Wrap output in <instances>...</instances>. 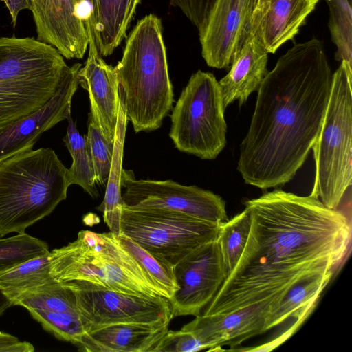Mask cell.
<instances>
[{
	"mask_svg": "<svg viewBox=\"0 0 352 352\" xmlns=\"http://www.w3.org/2000/svg\"><path fill=\"white\" fill-rule=\"evenodd\" d=\"M51 252L0 274V288L11 298L56 280L50 273Z\"/></svg>",
	"mask_w": 352,
	"mask_h": 352,
	"instance_id": "obj_26",
	"label": "cell"
},
{
	"mask_svg": "<svg viewBox=\"0 0 352 352\" xmlns=\"http://www.w3.org/2000/svg\"><path fill=\"white\" fill-rule=\"evenodd\" d=\"M220 226L173 210L124 205L120 224L121 235L173 266L198 248L216 241Z\"/></svg>",
	"mask_w": 352,
	"mask_h": 352,
	"instance_id": "obj_9",
	"label": "cell"
},
{
	"mask_svg": "<svg viewBox=\"0 0 352 352\" xmlns=\"http://www.w3.org/2000/svg\"><path fill=\"white\" fill-rule=\"evenodd\" d=\"M68 168L50 148L30 149L0 162V238L25 230L67 198Z\"/></svg>",
	"mask_w": 352,
	"mask_h": 352,
	"instance_id": "obj_4",
	"label": "cell"
},
{
	"mask_svg": "<svg viewBox=\"0 0 352 352\" xmlns=\"http://www.w3.org/2000/svg\"><path fill=\"white\" fill-rule=\"evenodd\" d=\"M333 270L316 272L301 276L271 303L265 318V331L295 318L300 324L314 308L333 275Z\"/></svg>",
	"mask_w": 352,
	"mask_h": 352,
	"instance_id": "obj_22",
	"label": "cell"
},
{
	"mask_svg": "<svg viewBox=\"0 0 352 352\" xmlns=\"http://www.w3.org/2000/svg\"><path fill=\"white\" fill-rule=\"evenodd\" d=\"M168 324L119 323L85 333L76 346L86 352H152Z\"/></svg>",
	"mask_w": 352,
	"mask_h": 352,
	"instance_id": "obj_20",
	"label": "cell"
},
{
	"mask_svg": "<svg viewBox=\"0 0 352 352\" xmlns=\"http://www.w3.org/2000/svg\"><path fill=\"white\" fill-rule=\"evenodd\" d=\"M28 311L43 329L59 340L76 345L87 333L78 313L42 309H28Z\"/></svg>",
	"mask_w": 352,
	"mask_h": 352,
	"instance_id": "obj_31",
	"label": "cell"
},
{
	"mask_svg": "<svg viewBox=\"0 0 352 352\" xmlns=\"http://www.w3.org/2000/svg\"><path fill=\"white\" fill-rule=\"evenodd\" d=\"M333 73L316 38L294 44L268 72L259 88L237 170L261 189L295 176L316 142L325 116Z\"/></svg>",
	"mask_w": 352,
	"mask_h": 352,
	"instance_id": "obj_2",
	"label": "cell"
},
{
	"mask_svg": "<svg viewBox=\"0 0 352 352\" xmlns=\"http://www.w3.org/2000/svg\"><path fill=\"white\" fill-rule=\"evenodd\" d=\"M120 184L123 205L128 207L173 210L217 225L228 220L226 201L196 186L172 180L136 179L132 170L124 168Z\"/></svg>",
	"mask_w": 352,
	"mask_h": 352,
	"instance_id": "obj_11",
	"label": "cell"
},
{
	"mask_svg": "<svg viewBox=\"0 0 352 352\" xmlns=\"http://www.w3.org/2000/svg\"><path fill=\"white\" fill-rule=\"evenodd\" d=\"M256 3L257 0H214L199 31L201 55L209 67H230L250 32Z\"/></svg>",
	"mask_w": 352,
	"mask_h": 352,
	"instance_id": "obj_13",
	"label": "cell"
},
{
	"mask_svg": "<svg viewBox=\"0 0 352 352\" xmlns=\"http://www.w3.org/2000/svg\"><path fill=\"white\" fill-rule=\"evenodd\" d=\"M329 10V28L337 50L335 58L352 65V0H324Z\"/></svg>",
	"mask_w": 352,
	"mask_h": 352,
	"instance_id": "obj_29",
	"label": "cell"
},
{
	"mask_svg": "<svg viewBox=\"0 0 352 352\" xmlns=\"http://www.w3.org/2000/svg\"><path fill=\"white\" fill-rule=\"evenodd\" d=\"M37 40L65 58H82L89 36L80 14L79 0H30Z\"/></svg>",
	"mask_w": 352,
	"mask_h": 352,
	"instance_id": "obj_15",
	"label": "cell"
},
{
	"mask_svg": "<svg viewBox=\"0 0 352 352\" xmlns=\"http://www.w3.org/2000/svg\"><path fill=\"white\" fill-rule=\"evenodd\" d=\"M85 138L93 163L96 183L105 186L112 165L115 140L112 142L107 141L90 118Z\"/></svg>",
	"mask_w": 352,
	"mask_h": 352,
	"instance_id": "obj_32",
	"label": "cell"
},
{
	"mask_svg": "<svg viewBox=\"0 0 352 352\" xmlns=\"http://www.w3.org/2000/svg\"><path fill=\"white\" fill-rule=\"evenodd\" d=\"M50 273L58 282L75 281L144 297L164 296L111 232L80 231L74 241L51 251Z\"/></svg>",
	"mask_w": 352,
	"mask_h": 352,
	"instance_id": "obj_5",
	"label": "cell"
},
{
	"mask_svg": "<svg viewBox=\"0 0 352 352\" xmlns=\"http://www.w3.org/2000/svg\"><path fill=\"white\" fill-rule=\"evenodd\" d=\"M208 347L191 331L168 330L152 352H195Z\"/></svg>",
	"mask_w": 352,
	"mask_h": 352,
	"instance_id": "obj_33",
	"label": "cell"
},
{
	"mask_svg": "<svg viewBox=\"0 0 352 352\" xmlns=\"http://www.w3.org/2000/svg\"><path fill=\"white\" fill-rule=\"evenodd\" d=\"M120 107L114 142L112 165L102 203L97 208L103 212L105 223L111 232L121 236V214L123 207L120 178L123 145L127 119L126 117L124 96L122 88L119 86Z\"/></svg>",
	"mask_w": 352,
	"mask_h": 352,
	"instance_id": "obj_23",
	"label": "cell"
},
{
	"mask_svg": "<svg viewBox=\"0 0 352 352\" xmlns=\"http://www.w3.org/2000/svg\"><path fill=\"white\" fill-rule=\"evenodd\" d=\"M280 295L228 313L200 314L182 329L193 333L208 347L207 351L221 350L224 345L235 347L265 332L270 306Z\"/></svg>",
	"mask_w": 352,
	"mask_h": 352,
	"instance_id": "obj_16",
	"label": "cell"
},
{
	"mask_svg": "<svg viewBox=\"0 0 352 352\" xmlns=\"http://www.w3.org/2000/svg\"><path fill=\"white\" fill-rule=\"evenodd\" d=\"M174 274L178 289L169 300L173 318L200 315L227 277L217 240L179 261Z\"/></svg>",
	"mask_w": 352,
	"mask_h": 352,
	"instance_id": "obj_12",
	"label": "cell"
},
{
	"mask_svg": "<svg viewBox=\"0 0 352 352\" xmlns=\"http://www.w3.org/2000/svg\"><path fill=\"white\" fill-rule=\"evenodd\" d=\"M267 54L250 32L234 56L230 70L219 81L225 109L236 100L241 106L253 91L258 90L268 72Z\"/></svg>",
	"mask_w": 352,
	"mask_h": 352,
	"instance_id": "obj_21",
	"label": "cell"
},
{
	"mask_svg": "<svg viewBox=\"0 0 352 352\" xmlns=\"http://www.w3.org/2000/svg\"><path fill=\"white\" fill-rule=\"evenodd\" d=\"M319 0H257L250 33L269 54L292 40Z\"/></svg>",
	"mask_w": 352,
	"mask_h": 352,
	"instance_id": "obj_18",
	"label": "cell"
},
{
	"mask_svg": "<svg viewBox=\"0 0 352 352\" xmlns=\"http://www.w3.org/2000/svg\"><path fill=\"white\" fill-rule=\"evenodd\" d=\"M63 58L34 38H0V128L48 102L70 71Z\"/></svg>",
	"mask_w": 352,
	"mask_h": 352,
	"instance_id": "obj_6",
	"label": "cell"
},
{
	"mask_svg": "<svg viewBox=\"0 0 352 352\" xmlns=\"http://www.w3.org/2000/svg\"><path fill=\"white\" fill-rule=\"evenodd\" d=\"M81 67L80 63L71 67L57 92L41 109L0 128V162L33 149L45 131L67 120L71 113L72 99L79 85Z\"/></svg>",
	"mask_w": 352,
	"mask_h": 352,
	"instance_id": "obj_14",
	"label": "cell"
},
{
	"mask_svg": "<svg viewBox=\"0 0 352 352\" xmlns=\"http://www.w3.org/2000/svg\"><path fill=\"white\" fill-rule=\"evenodd\" d=\"M352 65L345 60L333 74L331 91L319 135L311 149L316 177L311 195L337 209L352 182Z\"/></svg>",
	"mask_w": 352,
	"mask_h": 352,
	"instance_id": "obj_7",
	"label": "cell"
},
{
	"mask_svg": "<svg viewBox=\"0 0 352 352\" xmlns=\"http://www.w3.org/2000/svg\"><path fill=\"white\" fill-rule=\"evenodd\" d=\"M14 305L28 309L78 313L74 291L65 282L54 281L11 297Z\"/></svg>",
	"mask_w": 352,
	"mask_h": 352,
	"instance_id": "obj_24",
	"label": "cell"
},
{
	"mask_svg": "<svg viewBox=\"0 0 352 352\" xmlns=\"http://www.w3.org/2000/svg\"><path fill=\"white\" fill-rule=\"evenodd\" d=\"M140 1L79 0L80 16L101 56H110L122 43Z\"/></svg>",
	"mask_w": 352,
	"mask_h": 352,
	"instance_id": "obj_19",
	"label": "cell"
},
{
	"mask_svg": "<svg viewBox=\"0 0 352 352\" xmlns=\"http://www.w3.org/2000/svg\"><path fill=\"white\" fill-rule=\"evenodd\" d=\"M34 346L26 341H21L16 337L0 331V352H32Z\"/></svg>",
	"mask_w": 352,
	"mask_h": 352,
	"instance_id": "obj_35",
	"label": "cell"
},
{
	"mask_svg": "<svg viewBox=\"0 0 352 352\" xmlns=\"http://www.w3.org/2000/svg\"><path fill=\"white\" fill-rule=\"evenodd\" d=\"M251 227L243 252L202 314L232 311L282 294L306 274L344 259L351 226L312 195L280 189L245 202Z\"/></svg>",
	"mask_w": 352,
	"mask_h": 352,
	"instance_id": "obj_1",
	"label": "cell"
},
{
	"mask_svg": "<svg viewBox=\"0 0 352 352\" xmlns=\"http://www.w3.org/2000/svg\"><path fill=\"white\" fill-rule=\"evenodd\" d=\"M214 0H169L170 4L179 9L192 23L206 20Z\"/></svg>",
	"mask_w": 352,
	"mask_h": 352,
	"instance_id": "obj_34",
	"label": "cell"
},
{
	"mask_svg": "<svg viewBox=\"0 0 352 352\" xmlns=\"http://www.w3.org/2000/svg\"><path fill=\"white\" fill-rule=\"evenodd\" d=\"M8 8L11 16L12 23L16 25L17 16L20 11L28 9L30 10L31 4L30 0H3Z\"/></svg>",
	"mask_w": 352,
	"mask_h": 352,
	"instance_id": "obj_36",
	"label": "cell"
},
{
	"mask_svg": "<svg viewBox=\"0 0 352 352\" xmlns=\"http://www.w3.org/2000/svg\"><path fill=\"white\" fill-rule=\"evenodd\" d=\"M12 306H13L12 299L0 288V316Z\"/></svg>",
	"mask_w": 352,
	"mask_h": 352,
	"instance_id": "obj_37",
	"label": "cell"
},
{
	"mask_svg": "<svg viewBox=\"0 0 352 352\" xmlns=\"http://www.w3.org/2000/svg\"><path fill=\"white\" fill-rule=\"evenodd\" d=\"M250 227L251 217L246 208L220 226L217 241L227 277L240 260L248 241Z\"/></svg>",
	"mask_w": 352,
	"mask_h": 352,
	"instance_id": "obj_27",
	"label": "cell"
},
{
	"mask_svg": "<svg viewBox=\"0 0 352 352\" xmlns=\"http://www.w3.org/2000/svg\"><path fill=\"white\" fill-rule=\"evenodd\" d=\"M68 126L63 142L72 157V164L68 169L69 183L77 184L93 198L98 197L91 155L85 136L77 129L76 122L71 113L67 116Z\"/></svg>",
	"mask_w": 352,
	"mask_h": 352,
	"instance_id": "obj_25",
	"label": "cell"
},
{
	"mask_svg": "<svg viewBox=\"0 0 352 352\" xmlns=\"http://www.w3.org/2000/svg\"><path fill=\"white\" fill-rule=\"evenodd\" d=\"M115 67L124 93L126 117L135 132L158 129L174 101L158 16L149 14L138 21Z\"/></svg>",
	"mask_w": 352,
	"mask_h": 352,
	"instance_id": "obj_3",
	"label": "cell"
},
{
	"mask_svg": "<svg viewBox=\"0 0 352 352\" xmlns=\"http://www.w3.org/2000/svg\"><path fill=\"white\" fill-rule=\"evenodd\" d=\"M118 238L122 246L148 274L164 297L170 300L178 289L174 266L155 257L131 239L123 235Z\"/></svg>",
	"mask_w": 352,
	"mask_h": 352,
	"instance_id": "obj_28",
	"label": "cell"
},
{
	"mask_svg": "<svg viewBox=\"0 0 352 352\" xmlns=\"http://www.w3.org/2000/svg\"><path fill=\"white\" fill-rule=\"evenodd\" d=\"M75 292L81 320L87 332L119 323L166 324L173 319L169 300L144 297L65 282Z\"/></svg>",
	"mask_w": 352,
	"mask_h": 352,
	"instance_id": "obj_10",
	"label": "cell"
},
{
	"mask_svg": "<svg viewBox=\"0 0 352 352\" xmlns=\"http://www.w3.org/2000/svg\"><path fill=\"white\" fill-rule=\"evenodd\" d=\"M88 56L78 72L79 85L88 92L89 118L109 142H114L120 107L119 82L115 67L98 53L91 33Z\"/></svg>",
	"mask_w": 352,
	"mask_h": 352,
	"instance_id": "obj_17",
	"label": "cell"
},
{
	"mask_svg": "<svg viewBox=\"0 0 352 352\" xmlns=\"http://www.w3.org/2000/svg\"><path fill=\"white\" fill-rule=\"evenodd\" d=\"M219 81L210 72L192 74L174 107L169 137L180 151L201 160H214L226 144Z\"/></svg>",
	"mask_w": 352,
	"mask_h": 352,
	"instance_id": "obj_8",
	"label": "cell"
},
{
	"mask_svg": "<svg viewBox=\"0 0 352 352\" xmlns=\"http://www.w3.org/2000/svg\"><path fill=\"white\" fill-rule=\"evenodd\" d=\"M49 252L45 241L25 232L0 238V274Z\"/></svg>",
	"mask_w": 352,
	"mask_h": 352,
	"instance_id": "obj_30",
	"label": "cell"
}]
</instances>
